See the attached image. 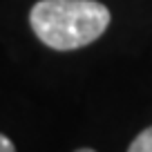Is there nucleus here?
Masks as SVG:
<instances>
[{"instance_id": "nucleus-4", "label": "nucleus", "mask_w": 152, "mask_h": 152, "mask_svg": "<svg viewBox=\"0 0 152 152\" xmlns=\"http://www.w3.org/2000/svg\"><path fill=\"white\" fill-rule=\"evenodd\" d=\"M74 152H94L92 148H78V150H74Z\"/></svg>"}, {"instance_id": "nucleus-3", "label": "nucleus", "mask_w": 152, "mask_h": 152, "mask_svg": "<svg viewBox=\"0 0 152 152\" xmlns=\"http://www.w3.org/2000/svg\"><path fill=\"white\" fill-rule=\"evenodd\" d=\"M0 152H16L14 143H11L9 139L5 137V134H0Z\"/></svg>"}, {"instance_id": "nucleus-2", "label": "nucleus", "mask_w": 152, "mask_h": 152, "mask_svg": "<svg viewBox=\"0 0 152 152\" xmlns=\"http://www.w3.org/2000/svg\"><path fill=\"white\" fill-rule=\"evenodd\" d=\"M128 152H152V125L145 128L132 143H130Z\"/></svg>"}, {"instance_id": "nucleus-1", "label": "nucleus", "mask_w": 152, "mask_h": 152, "mask_svg": "<svg viewBox=\"0 0 152 152\" xmlns=\"http://www.w3.org/2000/svg\"><path fill=\"white\" fill-rule=\"evenodd\" d=\"M110 18V9L96 0H38L29 11L36 38L58 52L94 43L105 34Z\"/></svg>"}]
</instances>
